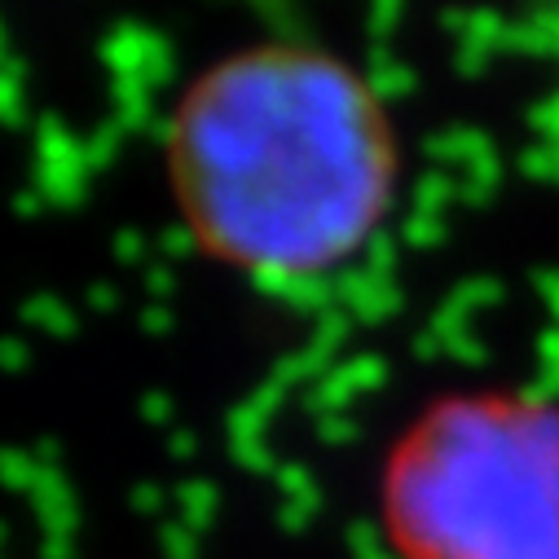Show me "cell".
Listing matches in <instances>:
<instances>
[{"instance_id":"cell-1","label":"cell","mask_w":559,"mask_h":559,"mask_svg":"<svg viewBox=\"0 0 559 559\" xmlns=\"http://www.w3.org/2000/svg\"><path fill=\"white\" fill-rule=\"evenodd\" d=\"M194 242L269 296L379 242L396 151L379 88L335 53L269 40L207 67L164 128Z\"/></svg>"},{"instance_id":"cell-2","label":"cell","mask_w":559,"mask_h":559,"mask_svg":"<svg viewBox=\"0 0 559 559\" xmlns=\"http://www.w3.org/2000/svg\"><path fill=\"white\" fill-rule=\"evenodd\" d=\"M392 559H559V401H432L379 467Z\"/></svg>"},{"instance_id":"cell-3","label":"cell","mask_w":559,"mask_h":559,"mask_svg":"<svg viewBox=\"0 0 559 559\" xmlns=\"http://www.w3.org/2000/svg\"><path fill=\"white\" fill-rule=\"evenodd\" d=\"M102 67H106L110 84L146 88V93H159L177 75L173 45L155 27H146V23H119V27H110L106 40H102Z\"/></svg>"},{"instance_id":"cell-4","label":"cell","mask_w":559,"mask_h":559,"mask_svg":"<svg viewBox=\"0 0 559 559\" xmlns=\"http://www.w3.org/2000/svg\"><path fill=\"white\" fill-rule=\"evenodd\" d=\"M93 173L84 159V136H75L58 115H45L36 123V173Z\"/></svg>"},{"instance_id":"cell-5","label":"cell","mask_w":559,"mask_h":559,"mask_svg":"<svg viewBox=\"0 0 559 559\" xmlns=\"http://www.w3.org/2000/svg\"><path fill=\"white\" fill-rule=\"evenodd\" d=\"M110 119L123 132H142L155 119V93L146 88H128V84H110Z\"/></svg>"},{"instance_id":"cell-6","label":"cell","mask_w":559,"mask_h":559,"mask_svg":"<svg viewBox=\"0 0 559 559\" xmlns=\"http://www.w3.org/2000/svg\"><path fill=\"white\" fill-rule=\"evenodd\" d=\"M27 110V67L10 53L0 62V123H23Z\"/></svg>"},{"instance_id":"cell-7","label":"cell","mask_w":559,"mask_h":559,"mask_svg":"<svg viewBox=\"0 0 559 559\" xmlns=\"http://www.w3.org/2000/svg\"><path fill=\"white\" fill-rule=\"evenodd\" d=\"M123 136H128V132H123L115 119H102L97 128H88V132H84V159H88V168H93V173H102V168H110V164L119 159Z\"/></svg>"},{"instance_id":"cell-8","label":"cell","mask_w":559,"mask_h":559,"mask_svg":"<svg viewBox=\"0 0 559 559\" xmlns=\"http://www.w3.org/2000/svg\"><path fill=\"white\" fill-rule=\"evenodd\" d=\"M115 255L128 260V264H142V260L151 255V238H146L142 229H119V234H115Z\"/></svg>"},{"instance_id":"cell-9","label":"cell","mask_w":559,"mask_h":559,"mask_svg":"<svg viewBox=\"0 0 559 559\" xmlns=\"http://www.w3.org/2000/svg\"><path fill=\"white\" fill-rule=\"evenodd\" d=\"M190 247H199V242H194V234H190L186 225H168V229L159 234V251H164L168 260H177V255H190Z\"/></svg>"},{"instance_id":"cell-10","label":"cell","mask_w":559,"mask_h":559,"mask_svg":"<svg viewBox=\"0 0 559 559\" xmlns=\"http://www.w3.org/2000/svg\"><path fill=\"white\" fill-rule=\"evenodd\" d=\"M27 318H45V326H67V309L53 300V296H36L32 305H27Z\"/></svg>"},{"instance_id":"cell-11","label":"cell","mask_w":559,"mask_h":559,"mask_svg":"<svg viewBox=\"0 0 559 559\" xmlns=\"http://www.w3.org/2000/svg\"><path fill=\"white\" fill-rule=\"evenodd\" d=\"M49 203L40 199V190H23V194H14V212L23 216V221H32V216H40Z\"/></svg>"},{"instance_id":"cell-12","label":"cell","mask_w":559,"mask_h":559,"mask_svg":"<svg viewBox=\"0 0 559 559\" xmlns=\"http://www.w3.org/2000/svg\"><path fill=\"white\" fill-rule=\"evenodd\" d=\"M151 287H155V292H168V287H173V273H168L164 264L151 269Z\"/></svg>"},{"instance_id":"cell-13","label":"cell","mask_w":559,"mask_h":559,"mask_svg":"<svg viewBox=\"0 0 559 559\" xmlns=\"http://www.w3.org/2000/svg\"><path fill=\"white\" fill-rule=\"evenodd\" d=\"M10 58V45H5V27H0V62Z\"/></svg>"}]
</instances>
